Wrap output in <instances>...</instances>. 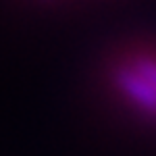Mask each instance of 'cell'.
<instances>
[{
	"mask_svg": "<svg viewBox=\"0 0 156 156\" xmlns=\"http://www.w3.org/2000/svg\"><path fill=\"white\" fill-rule=\"evenodd\" d=\"M110 81L127 106L156 121V50H137L123 56L112 67Z\"/></svg>",
	"mask_w": 156,
	"mask_h": 156,
	"instance_id": "cell-1",
	"label": "cell"
}]
</instances>
